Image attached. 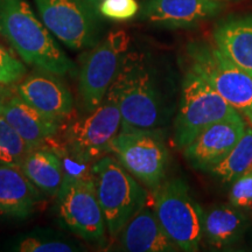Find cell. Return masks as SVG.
I'll return each mask as SVG.
<instances>
[{
    "mask_svg": "<svg viewBox=\"0 0 252 252\" xmlns=\"http://www.w3.org/2000/svg\"><path fill=\"white\" fill-rule=\"evenodd\" d=\"M122 127V113L113 84L98 108L70 122L63 134L64 150L74 161L94 163L110 152Z\"/></svg>",
    "mask_w": 252,
    "mask_h": 252,
    "instance_id": "obj_6",
    "label": "cell"
},
{
    "mask_svg": "<svg viewBox=\"0 0 252 252\" xmlns=\"http://www.w3.org/2000/svg\"><path fill=\"white\" fill-rule=\"evenodd\" d=\"M97 196L102 207L106 229L111 237L121 234L125 225L145 207L147 193L116 157L104 156L94 162Z\"/></svg>",
    "mask_w": 252,
    "mask_h": 252,
    "instance_id": "obj_3",
    "label": "cell"
},
{
    "mask_svg": "<svg viewBox=\"0 0 252 252\" xmlns=\"http://www.w3.org/2000/svg\"><path fill=\"white\" fill-rule=\"evenodd\" d=\"M26 74V63L0 43V84L7 87L15 86Z\"/></svg>",
    "mask_w": 252,
    "mask_h": 252,
    "instance_id": "obj_24",
    "label": "cell"
},
{
    "mask_svg": "<svg viewBox=\"0 0 252 252\" xmlns=\"http://www.w3.org/2000/svg\"><path fill=\"white\" fill-rule=\"evenodd\" d=\"M102 0H34L37 13L50 33L72 50L90 49L104 37Z\"/></svg>",
    "mask_w": 252,
    "mask_h": 252,
    "instance_id": "obj_4",
    "label": "cell"
},
{
    "mask_svg": "<svg viewBox=\"0 0 252 252\" xmlns=\"http://www.w3.org/2000/svg\"><path fill=\"white\" fill-rule=\"evenodd\" d=\"M12 94V91L8 89L7 86H2L0 84V110H1L2 105H4L8 97Z\"/></svg>",
    "mask_w": 252,
    "mask_h": 252,
    "instance_id": "obj_27",
    "label": "cell"
},
{
    "mask_svg": "<svg viewBox=\"0 0 252 252\" xmlns=\"http://www.w3.org/2000/svg\"><path fill=\"white\" fill-rule=\"evenodd\" d=\"M235 112L237 110L206 80L189 69L182 80L180 104L173 131L174 145L184 150L201 131Z\"/></svg>",
    "mask_w": 252,
    "mask_h": 252,
    "instance_id": "obj_10",
    "label": "cell"
},
{
    "mask_svg": "<svg viewBox=\"0 0 252 252\" xmlns=\"http://www.w3.org/2000/svg\"><path fill=\"white\" fill-rule=\"evenodd\" d=\"M214 45L252 76V14L224 19L213 33Z\"/></svg>",
    "mask_w": 252,
    "mask_h": 252,
    "instance_id": "obj_18",
    "label": "cell"
},
{
    "mask_svg": "<svg viewBox=\"0 0 252 252\" xmlns=\"http://www.w3.org/2000/svg\"><path fill=\"white\" fill-rule=\"evenodd\" d=\"M43 195L20 167L0 161V216L27 219L42 203Z\"/></svg>",
    "mask_w": 252,
    "mask_h": 252,
    "instance_id": "obj_15",
    "label": "cell"
},
{
    "mask_svg": "<svg viewBox=\"0 0 252 252\" xmlns=\"http://www.w3.org/2000/svg\"><path fill=\"white\" fill-rule=\"evenodd\" d=\"M252 171V125H248L234 149L226 154L219 163L212 167L210 174L222 184L228 185L245 173Z\"/></svg>",
    "mask_w": 252,
    "mask_h": 252,
    "instance_id": "obj_21",
    "label": "cell"
},
{
    "mask_svg": "<svg viewBox=\"0 0 252 252\" xmlns=\"http://www.w3.org/2000/svg\"><path fill=\"white\" fill-rule=\"evenodd\" d=\"M99 11L105 19L113 21H127L139 13L137 0H102Z\"/></svg>",
    "mask_w": 252,
    "mask_h": 252,
    "instance_id": "obj_25",
    "label": "cell"
},
{
    "mask_svg": "<svg viewBox=\"0 0 252 252\" xmlns=\"http://www.w3.org/2000/svg\"><path fill=\"white\" fill-rule=\"evenodd\" d=\"M14 250L21 252H75L82 250V247L64 235L52 230H35L24 235Z\"/></svg>",
    "mask_w": 252,
    "mask_h": 252,
    "instance_id": "obj_22",
    "label": "cell"
},
{
    "mask_svg": "<svg viewBox=\"0 0 252 252\" xmlns=\"http://www.w3.org/2000/svg\"><path fill=\"white\" fill-rule=\"evenodd\" d=\"M247 126V119L239 111L208 126L182 150L185 159L194 169L207 173L234 149Z\"/></svg>",
    "mask_w": 252,
    "mask_h": 252,
    "instance_id": "obj_12",
    "label": "cell"
},
{
    "mask_svg": "<svg viewBox=\"0 0 252 252\" xmlns=\"http://www.w3.org/2000/svg\"><path fill=\"white\" fill-rule=\"evenodd\" d=\"M56 201L59 219L64 228L89 243L105 242L106 223L93 172L65 173Z\"/></svg>",
    "mask_w": 252,
    "mask_h": 252,
    "instance_id": "obj_9",
    "label": "cell"
},
{
    "mask_svg": "<svg viewBox=\"0 0 252 252\" xmlns=\"http://www.w3.org/2000/svg\"><path fill=\"white\" fill-rule=\"evenodd\" d=\"M130 52V35L115 30L89 49L78 69V103L82 113L98 108L123 67Z\"/></svg>",
    "mask_w": 252,
    "mask_h": 252,
    "instance_id": "obj_5",
    "label": "cell"
},
{
    "mask_svg": "<svg viewBox=\"0 0 252 252\" xmlns=\"http://www.w3.org/2000/svg\"><path fill=\"white\" fill-rule=\"evenodd\" d=\"M230 0H143L140 18L165 28H190L219 15Z\"/></svg>",
    "mask_w": 252,
    "mask_h": 252,
    "instance_id": "obj_14",
    "label": "cell"
},
{
    "mask_svg": "<svg viewBox=\"0 0 252 252\" xmlns=\"http://www.w3.org/2000/svg\"><path fill=\"white\" fill-rule=\"evenodd\" d=\"M110 152L141 185L156 190L165 180L169 153L160 128H137L122 125Z\"/></svg>",
    "mask_w": 252,
    "mask_h": 252,
    "instance_id": "obj_8",
    "label": "cell"
},
{
    "mask_svg": "<svg viewBox=\"0 0 252 252\" xmlns=\"http://www.w3.org/2000/svg\"><path fill=\"white\" fill-rule=\"evenodd\" d=\"M20 169L47 196H56L64 179V165L60 154L49 147L31 150Z\"/></svg>",
    "mask_w": 252,
    "mask_h": 252,
    "instance_id": "obj_20",
    "label": "cell"
},
{
    "mask_svg": "<svg viewBox=\"0 0 252 252\" xmlns=\"http://www.w3.org/2000/svg\"><path fill=\"white\" fill-rule=\"evenodd\" d=\"M61 76L34 68L17 84V94L41 115L62 123L74 110V97Z\"/></svg>",
    "mask_w": 252,
    "mask_h": 252,
    "instance_id": "obj_13",
    "label": "cell"
},
{
    "mask_svg": "<svg viewBox=\"0 0 252 252\" xmlns=\"http://www.w3.org/2000/svg\"><path fill=\"white\" fill-rule=\"evenodd\" d=\"M122 249L128 252L180 251L166 234L156 213L143 207L122 231Z\"/></svg>",
    "mask_w": 252,
    "mask_h": 252,
    "instance_id": "obj_17",
    "label": "cell"
},
{
    "mask_svg": "<svg viewBox=\"0 0 252 252\" xmlns=\"http://www.w3.org/2000/svg\"><path fill=\"white\" fill-rule=\"evenodd\" d=\"M229 203L238 209H252V171L231 182Z\"/></svg>",
    "mask_w": 252,
    "mask_h": 252,
    "instance_id": "obj_26",
    "label": "cell"
},
{
    "mask_svg": "<svg viewBox=\"0 0 252 252\" xmlns=\"http://www.w3.org/2000/svg\"><path fill=\"white\" fill-rule=\"evenodd\" d=\"M248 217L232 204H219L203 210V238L212 248L226 249L243 238Z\"/></svg>",
    "mask_w": 252,
    "mask_h": 252,
    "instance_id": "obj_19",
    "label": "cell"
},
{
    "mask_svg": "<svg viewBox=\"0 0 252 252\" xmlns=\"http://www.w3.org/2000/svg\"><path fill=\"white\" fill-rule=\"evenodd\" d=\"M154 213L180 251L198 250L203 239V209L182 179L163 181L154 190Z\"/></svg>",
    "mask_w": 252,
    "mask_h": 252,
    "instance_id": "obj_7",
    "label": "cell"
},
{
    "mask_svg": "<svg viewBox=\"0 0 252 252\" xmlns=\"http://www.w3.org/2000/svg\"><path fill=\"white\" fill-rule=\"evenodd\" d=\"M30 151L26 141L0 116V161L19 167Z\"/></svg>",
    "mask_w": 252,
    "mask_h": 252,
    "instance_id": "obj_23",
    "label": "cell"
},
{
    "mask_svg": "<svg viewBox=\"0 0 252 252\" xmlns=\"http://www.w3.org/2000/svg\"><path fill=\"white\" fill-rule=\"evenodd\" d=\"M189 69L200 75L252 125V76L239 68L215 45L188 46Z\"/></svg>",
    "mask_w": 252,
    "mask_h": 252,
    "instance_id": "obj_11",
    "label": "cell"
},
{
    "mask_svg": "<svg viewBox=\"0 0 252 252\" xmlns=\"http://www.w3.org/2000/svg\"><path fill=\"white\" fill-rule=\"evenodd\" d=\"M122 125L160 128L166 108L156 70L145 54L128 52L115 83Z\"/></svg>",
    "mask_w": 252,
    "mask_h": 252,
    "instance_id": "obj_2",
    "label": "cell"
},
{
    "mask_svg": "<svg viewBox=\"0 0 252 252\" xmlns=\"http://www.w3.org/2000/svg\"><path fill=\"white\" fill-rule=\"evenodd\" d=\"M0 116L4 117L12 127L26 141L30 150L46 147L58 135L61 123L52 121L21 99L18 94H12L6 100Z\"/></svg>",
    "mask_w": 252,
    "mask_h": 252,
    "instance_id": "obj_16",
    "label": "cell"
},
{
    "mask_svg": "<svg viewBox=\"0 0 252 252\" xmlns=\"http://www.w3.org/2000/svg\"><path fill=\"white\" fill-rule=\"evenodd\" d=\"M0 36L33 68L59 76H76L77 65L36 17L27 0H0Z\"/></svg>",
    "mask_w": 252,
    "mask_h": 252,
    "instance_id": "obj_1",
    "label": "cell"
}]
</instances>
